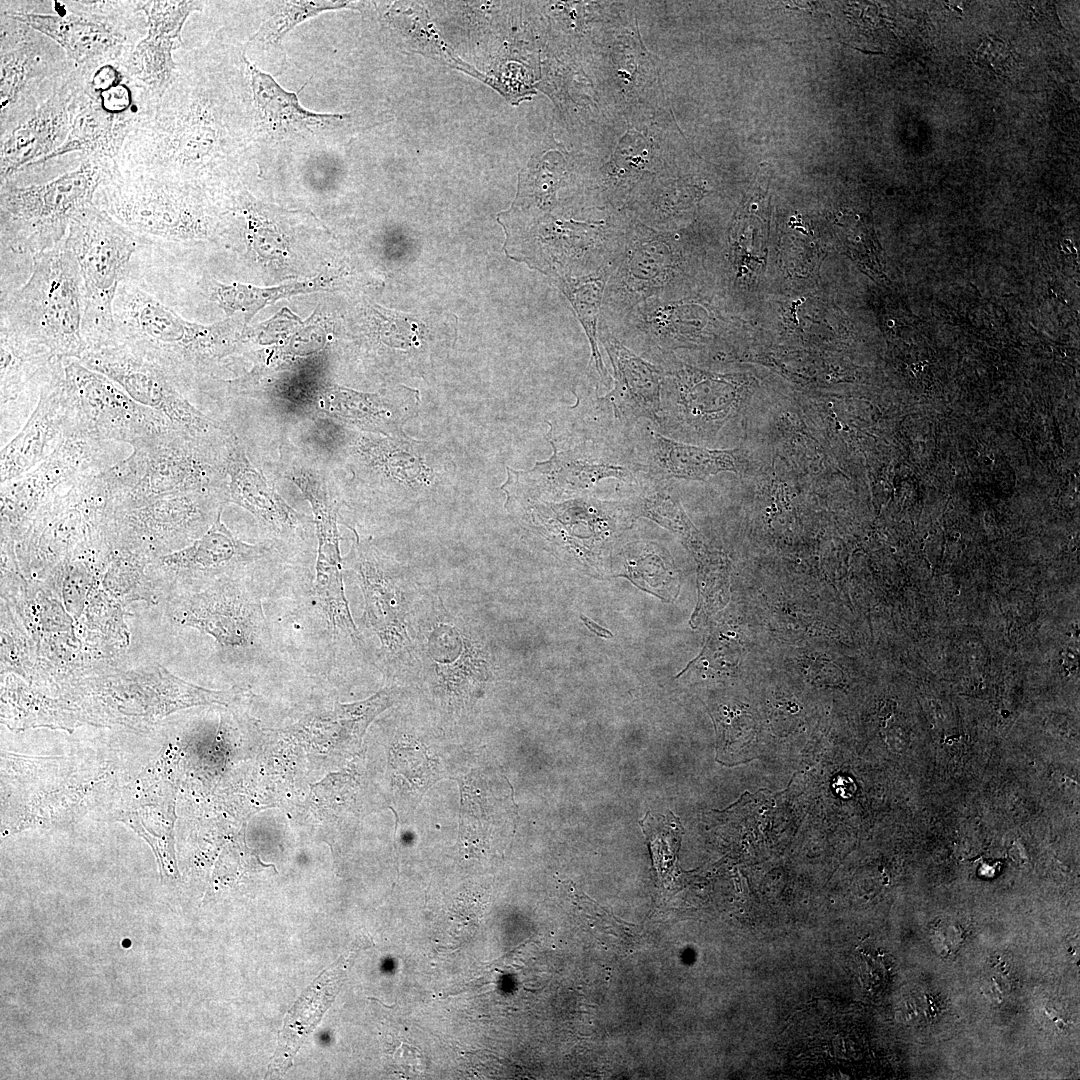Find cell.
Wrapping results in <instances>:
<instances>
[{
    "mask_svg": "<svg viewBox=\"0 0 1080 1080\" xmlns=\"http://www.w3.org/2000/svg\"><path fill=\"white\" fill-rule=\"evenodd\" d=\"M74 67L52 39L0 14V133L46 100Z\"/></svg>",
    "mask_w": 1080,
    "mask_h": 1080,
    "instance_id": "d6986e66",
    "label": "cell"
},
{
    "mask_svg": "<svg viewBox=\"0 0 1080 1080\" xmlns=\"http://www.w3.org/2000/svg\"><path fill=\"white\" fill-rule=\"evenodd\" d=\"M690 250L677 231L629 220L623 250L610 275L599 326L611 328L651 298L679 297L689 278Z\"/></svg>",
    "mask_w": 1080,
    "mask_h": 1080,
    "instance_id": "7c38bea8",
    "label": "cell"
},
{
    "mask_svg": "<svg viewBox=\"0 0 1080 1080\" xmlns=\"http://www.w3.org/2000/svg\"><path fill=\"white\" fill-rule=\"evenodd\" d=\"M65 240L81 276L88 351L116 344L113 306L117 290L133 254L147 242L95 204L71 221Z\"/></svg>",
    "mask_w": 1080,
    "mask_h": 1080,
    "instance_id": "9c48e42d",
    "label": "cell"
},
{
    "mask_svg": "<svg viewBox=\"0 0 1080 1080\" xmlns=\"http://www.w3.org/2000/svg\"><path fill=\"white\" fill-rule=\"evenodd\" d=\"M63 367L70 407V437L132 447L174 429L165 416L136 402L110 378L78 359H63Z\"/></svg>",
    "mask_w": 1080,
    "mask_h": 1080,
    "instance_id": "ac0fdd59",
    "label": "cell"
},
{
    "mask_svg": "<svg viewBox=\"0 0 1080 1080\" xmlns=\"http://www.w3.org/2000/svg\"><path fill=\"white\" fill-rule=\"evenodd\" d=\"M343 565L352 570L362 591V626L379 640L383 662L390 668L414 669L415 621L428 592L359 540Z\"/></svg>",
    "mask_w": 1080,
    "mask_h": 1080,
    "instance_id": "2e32d148",
    "label": "cell"
},
{
    "mask_svg": "<svg viewBox=\"0 0 1080 1080\" xmlns=\"http://www.w3.org/2000/svg\"><path fill=\"white\" fill-rule=\"evenodd\" d=\"M414 670L423 673L451 707L472 704L496 671V656L485 633L450 612L428 592L414 628Z\"/></svg>",
    "mask_w": 1080,
    "mask_h": 1080,
    "instance_id": "ba28073f",
    "label": "cell"
},
{
    "mask_svg": "<svg viewBox=\"0 0 1080 1080\" xmlns=\"http://www.w3.org/2000/svg\"><path fill=\"white\" fill-rule=\"evenodd\" d=\"M121 443L82 437L66 438L47 458L27 472L1 482V537L16 542L39 509L78 479L98 474L123 460Z\"/></svg>",
    "mask_w": 1080,
    "mask_h": 1080,
    "instance_id": "e0dca14e",
    "label": "cell"
},
{
    "mask_svg": "<svg viewBox=\"0 0 1080 1080\" xmlns=\"http://www.w3.org/2000/svg\"><path fill=\"white\" fill-rule=\"evenodd\" d=\"M149 564L137 554L113 550L102 573V585L122 604L135 599L149 600L152 593V580L146 572Z\"/></svg>",
    "mask_w": 1080,
    "mask_h": 1080,
    "instance_id": "e575fe53",
    "label": "cell"
},
{
    "mask_svg": "<svg viewBox=\"0 0 1080 1080\" xmlns=\"http://www.w3.org/2000/svg\"><path fill=\"white\" fill-rule=\"evenodd\" d=\"M612 274L604 270L590 275L553 281L571 303L588 338L591 350L589 369L594 371L600 385L610 387L609 374L599 350L598 329L604 290Z\"/></svg>",
    "mask_w": 1080,
    "mask_h": 1080,
    "instance_id": "836d02e7",
    "label": "cell"
},
{
    "mask_svg": "<svg viewBox=\"0 0 1080 1080\" xmlns=\"http://www.w3.org/2000/svg\"><path fill=\"white\" fill-rule=\"evenodd\" d=\"M112 511L102 472L78 479L45 503L15 542L21 570L46 577L60 562L103 541Z\"/></svg>",
    "mask_w": 1080,
    "mask_h": 1080,
    "instance_id": "30bf717a",
    "label": "cell"
},
{
    "mask_svg": "<svg viewBox=\"0 0 1080 1080\" xmlns=\"http://www.w3.org/2000/svg\"><path fill=\"white\" fill-rule=\"evenodd\" d=\"M287 410L290 416L326 419L345 427L387 436L399 435L403 423L408 419V413L383 396L337 385L320 386L306 392Z\"/></svg>",
    "mask_w": 1080,
    "mask_h": 1080,
    "instance_id": "f1b7e54d",
    "label": "cell"
},
{
    "mask_svg": "<svg viewBox=\"0 0 1080 1080\" xmlns=\"http://www.w3.org/2000/svg\"><path fill=\"white\" fill-rule=\"evenodd\" d=\"M127 57L75 66L70 131L65 143L42 165L74 152L115 162L157 98L132 75Z\"/></svg>",
    "mask_w": 1080,
    "mask_h": 1080,
    "instance_id": "8992f818",
    "label": "cell"
},
{
    "mask_svg": "<svg viewBox=\"0 0 1080 1080\" xmlns=\"http://www.w3.org/2000/svg\"><path fill=\"white\" fill-rule=\"evenodd\" d=\"M662 369L664 377L657 427L665 436L711 437L734 414L737 392L729 377L704 372L678 360Z\"/></svg>",
    "mask_w": 1080,
    "mask_h": 1080,
    "instance_id": "44dd1931",
    "label": "cell"
},
{
    "mask_svg": "<svg viewBox=\"0 0 1080 1080\" xmlns=\"http://www.w3.org/2000/svg\"><path fill=\"white\" fill-rule=\"evenodd\" d=\"M74 68L46 100L0 133V185L41 165L65 143L73 112Z\"/></svg>",
    "mask_w": 1080,
    "mask_h": 1080,
    "instance_id": "603a6c76",
    "label": "cell"
},
{
    "mask_svg": "<svg viewBox=\"0 0 1080 1080\" xmlns=\"http://www.w3.org/2000/svg\"><path fill=\"white\" fill-rule=\"evenodd\" d=\"M117 343L157 364L178 384L206 374L233 351L227 323L184 320L140 287L123 281L114 300Z\"/></svg>",
    "mask_w": 1080,
    "mask_h": 1080,
    "instance_id": "7a4b0ae2",
    "label": "cell"
},
{
    "mask_svg": "<svg viewBox=\"0 0 1080 1080\" xmlns=\"http://www.w3.org/2000/svg\"><path fill=\"white\" fill-rule=\"evenodd\" d=\"M269 553L260 545L237 538L222 522L221 515L211 527L190 545L162 555L148 565L147 571L168 580L197 581L230 577Z\"/></svg>",
    "mask_w": 1080,
    "mask_h": 1080,
    "instance_id": "484cf974",
    "label": "cell"
},
{
    "mask_svg": "<svg viewBox=\"0 0 1080 1080\" xmlns=\"http://www.w3.org/2000/svg\"><path fill=\"white\" fill-rule=\"evenodd\" d=\"M175 60L172 83L127 138L115 166L194 187L216 201L242 152L235 71L204 49Z\"/></svg>",
    "mask_w": 1080,
    "mask_h": 1080,
    "instance_id": "6da1fadb",
    "label": "cell"
},
{
    "mask_svg": "<svg viewBox=\"0 0 1080 1080\" xmlns=\"http://www.w3.org/2000/svg\"><path fill=\"white\" fill-rule=\"evenodd\" d=\"M225 439L166 430L132 446V453L102 472L114 508L140 506L156 497L228 487Z\"/></svg>",
    "mask_w": 1080,
    "mask_h": 1080,
    "instance_id": "3957f363",
    "label": "cell"
},
{
    "mask_svg": "<svg viewBox=\"0 0 1080 1080\" xmlns=\"http://www.w3.org/2000/svg\"><path fill=\"white\" fill-rule=\"evenodd\" d=\"M629 220H574L528 212L511 232L512 257L548 275L552 282L604 270L613 272Z\"/></svg>",
    "mask_w": 1080,
    "mask_h": 1080,
    "instance_id": "8fae6325",
    "label": "cell"
},
{
    "mask_svg": "<svg viewBox=\"0 0 1080 1080\" xmlns=\"http://www.w3.org/2000/svg\"><path fill=\"white\" fill-rule=\"evenodd\" d=\"M171 605L172 618L211 636L221 648L247 654L261 647L265 619L258 597L230 577Z\"/></svg>",
    "mask_w": 1080,
    "mask_h": 1080,
    "instance_id": "7402d4cb",
    "label": "cell"
},
{
    "mask_svg": "<svg viewBox=\"0 0 1080 1080\" xmlns=\"http://www.w3.org/2000/svg\"><path fill=\"white\" fill-rule=\"evenodd\" d=\"M580 618H581V620H582V621L584 622V624H585V625H586V626H587V627H588V628H589V629H590V630H591V631H592L593 633H595V634H596V635H598L599 637H602V638H611V637H613V634L611 633V631H609L608 629H606V628H604V627H602V626L598 625V624H597L596 622H594L593 620H591V619H590V618H588L587 616H584L583 614H581V615H580Z\"/></svg>",
    "mask_w": 1080,
    "mask_h": 1080,
    "instance_id": "74e56055",
    "label": "cell"
},
{
    "mask_svg": "<svg viewBox=\"0 0 1080 1080\" xmlns=\"http://www.w3.org/2000/svg\"><path fill=\"white\" fill-rule=\"evenodd\" d=\"M258 124L276 139L305 136L314 128L327 127L342 115L318 114L304 109L293 92L281 88L274 79L250 64L246 58Z\"/></svg>",
    "mask_w": 1080,
    "mask_h": 1080,
    "instance_id": "1f68e13d",
    "label": "cell"
},
{
    "mask_svg": "<svg viewBox=\"0 0 1080 1080\" xmlns=\"http://www.w3.org/2000/svg\"><path fill=\"white\" fill-rule=\"evenodd\" d=\"M275 11L255 34L254 40L270 45L279 44L280 40L299 23L317 14L348 6L342 1H279Z\"/></svg>",
    "mask_w": 1080,
    "mask_h": 1080,
    "instance_id": "8d00e7d4",
    "label": "cell"
},
{
    "mask_svg": "<svg viewBox=\"0 0 1080 1080\" xmlns=\"http://www.w3.org/2000/svg\"><path fill=\"white\" fill-rule=\"evenodd\" d=\"M632 443L646 471L666 479L706 480L721 472H739L738 449H710L678 441L650 426L636 425Z\"/></svg>",
    "mask_w": 1080,
    "mask_h": 1080,
    "instance_id": "f546056e",
    "label": "cell"
},
{
    "mask_svg": "<svg viewBox=\"0 0 1080 1080\" xmlns=\"http://www.w3.org/2000/svg\"><path fill=\"white\" fill-rule=\"evenodd\" d=\"M49 12H1L57 43L75 66L129 55L147 31L137 1H53Z\"/></svg>",
    "mask_w": 1080,
    "mask_h": 1080,
    "instance_id": "5bb4252c",
    "label": "cell"
},
{
    "mask_svg": "<svg viewBox=\"0 0 1080 1080\" xmlns=\"http://www.w3.org/2000/svg\"><path fill=\"white\" fill-rule=\"evenodd\" d=\"M318 281L299 282L274 288H255L243 284H223L213 281V298L227 312L236 310H258L275 299L319 289Z\"/></svg>",
    "mask_w": 1080,
    "mask_h": 1080,
    "instance_id": "d590c367",
    "label": "cell"
},
{
    "mask_svg": "<svg viewBox=\"0 0 1080 1080\" xmlns=\"http://www.w3.org/2000/svg\"><path fill=\"white\" fill-rule=\"evenodd\" d=\"M228 499L249 513L270 536L292 542L305 530V518L277 492L264 474L249 460L236 433L228 442L226 454Z\"/></svg>",
    "mask_w": 1080,
    "mask_h": 1080,
    "instance_id": "83f0119b",
    "label": "cell"
},
{
    "mask_svg": "<svg viewBox=\"0 0 1080 1080\" xmlns=\"http://www.w3.org/2000/svg\"><path fill=\"white\" fill-rule=\"evenodd\" d=\"M115 167L112 160L84 156L51 180L0 185L1 252L32 260L62 243L71 221L94 205L99 188Z\"/></svg>",
    "mask_w": 1080,
    "mask_h": 1080,
    "instance_id": "277c9868",
    "label": "cell"
},
{
    "mask_svg": "<svg viewBox=\"0 0 1080 1080\" xmlns=\"http://www.w3.org/2000/svg\"><path fill=\"white\" fill-rule=\"evenodd\" d=\"M62 360L45 346L1 324V418L7 415L12 405H20V399L35 397L39 400L42 388L50 381Z\"/></svg>",
    "mask_w": 1080,
    "mask_h": 1080,
    "instance_id": "4dcf8cb0",
    "label": "cell"
},
{
    "mask_svg": "<svg viewBox=\"0 0 1080 1080\" xmlns=\"http://www.w3.org/2000/svg\"><path fill=\"white\" fill-rule=\"evenodd\" d=\"M336 975L333 970L324 971L289 1011L279 1037L278 1048L269 1066L271 1073H283L292 1065V1059L302 1042L334 999L337 981H333V978Z\"/></svg>",
    "mask_w": 1080,
    "mask_h": 1080,
    "instance_id": "d6a6232c",
    "label": "cell"
},
{
    "mask_svg": "<svg viewBox=\"0 0 1080 1080\" xmlns=\"http://www.w3.org/2000/svg\"><path fill=\"white\" fill-rule=\"evenodd\" d=\"M550 436H558V445L551 442V458L529 471L510 472V495L527 501L589 496L602 480L612 478L630 485L646 471L637 459L632 439H589L565 432Z\"/></svg>",
    "mask_w": 1080,
    "mask_h": 1080,
    "instance_id": "4fadbf2b",
    "label": "cell"
},
{
    "mask_svg": "<svg viewBox=\"0 0 1080 1080\" xmlns=\"http://www.w3.org/2000/svg\"><path fill=\"white\" fill-rule=\"evenodd\" d=\"M79 361L110 378L136 402L165 416L178 431L208 439H225L234 431L195 407L164 369L123 344L90 350Z\"/></svg>",
    "mask_w": 1080,
    "mask_h": 1080,
    "instance_id": "ffe728a7",
    "label": "cell"
},
{
    "mask_svg": "<svg viewBox=\"0 0 1080 1080\" xmlns=\"http://www.w3.org/2000/svg\"><path fill=\"white\" fill-rule=\"evenodd\" d=\"M83 310L79 268L64 240L32 258L27 281L1 301L0 323L60 359L79 360L88 351Z\"/></svg>",
    "mask_w": 1080,
    "mask_h": 1080,
    "instance_id": "5b68a950",
    "label": "cell"
},
{
    "mask_svg": "<svg viewBox=\"0 0 1080 1080\" xmlns=\"http://www.w3.org/2000/svg\"><path fill=\"white\" fill-rule=\"evenodd\" d=\"M68 437L70 407L62 360L25 425L1 450V482L35 467Z\"/></svg>",
    "mask_w": 1080,
    "mask_h": 1080,
    "instance_id": "4316f807",
    "label": "cell"
},
{
    "mask_svg": "<svg viewBox=\"0 0 1080 1080\" xmlns=\"http://www.w3.org/2000/svg\"><path fill=\"white\" fill-rule=\"evenodd\" d=\"M227 503L228 487L159 496L140 506L113 508L105 534L113 550L151 563L200 538Z\"/></svg>",
    "mask_w": 1080,
    "mask_h": 1080,
    "instance_id": "9a60e30c",
    "label": "cell"
},
{
    "mask_svg": "<svg viewBox=\"0 0 1080 1080\" xmlns=\"http://www.w3.org/2000/svg\"><path fill=\"white\" fill-rule=\"evenodd\" d=\"M201 1H137L147 21V31L126 59L132 75L160 97L176 73L175 51L182 45V29L193 12L202 11Z\"/></svg>",
    "mask_w": 1080,
    "mask_h": 1080,
    "instance_id": "cb8c5ba5",
    "label": "cell"
},
{
    "mask_svg": "<svg viewBox=\"0 0 1080 1080\" xmlns=\"http://www.w3.org/2000/svg\"><path fill=\"white\" fill-rule=\"evenodd\" d=\"M94 204L147 243L206 240L221 228L217 204L203 191L116 168Z\"/></svg>",
    "mask_w": 1080,
    "mask_h": 1080,
    "instance_id": "52a82bcc",
    "label": "cell"
},
{
    "mask_svg": "<svg viewBox=\"0 0 1080 1080\" xmlns=\"http://www.w3.org/2000/svg\"><path fill=\"white\" fill-rule=\"evenodd\" d=\"M598 339L613 371V386L601 399L614 419L629 430H634L641 421L658 425L664 377L662 367L640 357L600 326Z\"/></svg>",
    "mask_w": 1080,
    "mask_h": 1080,
    "instance_id": "d4e9b609",
    "label": "cell"
}]
</instances>
